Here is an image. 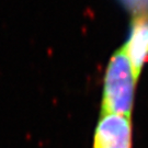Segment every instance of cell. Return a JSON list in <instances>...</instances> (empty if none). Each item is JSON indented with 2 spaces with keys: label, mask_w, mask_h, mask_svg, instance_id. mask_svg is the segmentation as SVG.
Wrapping results in <instances>:
<instances>
[{
  "label": "cell",
  "mask_w": 148,
  "mask_h": 148,
  "mask_svg": "<svg viewBox=\"0 0 148 148\" xmlns=\"http://www.w3.org/2000/svg\"><path fill=\"white\" fill-rule=\"evenodd\" d=\"M137 81L131 63L121 47L113 54L106 67L101 115L113 114L131 117Z\"/></svg>",
  "instance_id": "cell-1"
},
{
  "label": "cell",
  "mask_w": 148,
  "mask_h": 148,
  "mask_svg": "<svg viewBox=\"0 0 148 148\" xmlns=\"http://www.w3.org/2000/svg\"><path fill=\"white\" fill-rule=\"evenodd\" d=\"M92 148H133L131 117L101 115L95 127Z\"/></svg>",
  "instance_id": "cell-2"
},
{
  "label": "cell",
  "mask_w": 148,
  "mask_h": 148,
  "mask_svg": "<svg viewBox=\"0 0 148 148\" xmlns=\"http://www.w3.org/2000/svg\"><path fill=\"white\" fill-rule=\"evenodd\" d=\"M122 48L138 80L148 59V13L133 16L130 36Z\"/></svg>",
  "instance_id": "cell-3"
},
{
  "label": "cell",
  "mask_w": 148,
  "mask_h": 148,
  "mask_svg": "<svg viewBox=\"0 0 148 148\" xmlns=\"http://www.w3.org/2000/svg\"><path fill=\"white\" fill-rule=\"evenodd\" d=\"M127 9L134 14L148 13V0H121Z\"/></svg>",
  "instance_id": "cell-4"
}]
</instances>
